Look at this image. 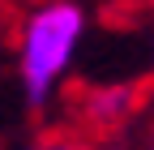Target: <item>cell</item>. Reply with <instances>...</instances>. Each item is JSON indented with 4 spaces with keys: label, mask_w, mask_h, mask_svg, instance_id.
I'll return each instance as SVG.
<instances>
[{
    "label": "cell",
    "mask_w": 154,
    "mask_h": 150,
    "mask_svg": "<svg viewBox=\"0 0 154 150\" xmlns=\"http://www.w3.org/2000/svg\"><path fill=\"white\" fill-rule=\"evenodd\" d=\"M82 34H86V13L69 0H56V5H43L38 13H30L22 30V82L34 107L51 99L56 82L64 77V69L82 47Z\"/></svg>",
    "instance_id": "cell-1"
},
{
    "label": "cell",
    "mask_w": 154,
    "mask_h": 150,
    "mask_svg": "<svg viewBox=\"0 0 154 150\" xmlns=\"http://www.w3.org/2000/svg\"><path fill=\"white\" fill-rule=\"evenodd\" d=\"M128 107H133V95H128V90H111V95H99V99H94V116H99V120H120Z\"/></svg>",
    "instance_id": "cell-2"
},
{
    "label": "cell",
    "mask_w": 154,
    "mask_h": 150,
    "mask_svg": "<svg viewBox=\"0 0 154 150\" xmlns=\"http://www.w3.org/2000/svg\"><path fill=\"white\" fill-rule=\"evenodd\" d=\"M30 150H77V146H69V142H51V146H30Z\"/></svg>",
    "instance_id": "cell-3"
}]
</instances>
